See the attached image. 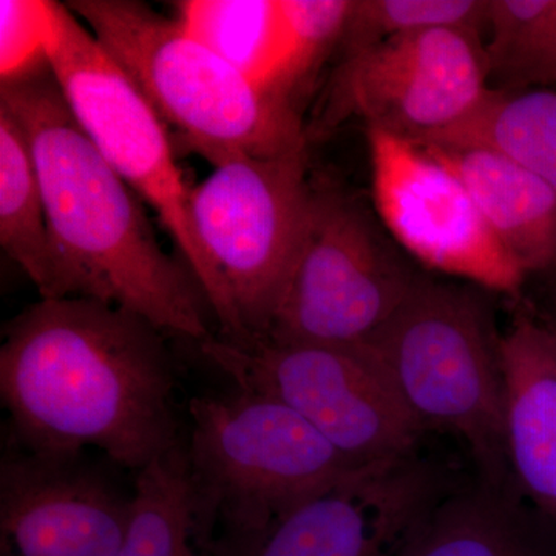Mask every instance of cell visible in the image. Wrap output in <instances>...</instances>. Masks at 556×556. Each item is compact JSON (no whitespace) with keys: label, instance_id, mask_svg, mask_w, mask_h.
<instances>
[{"label":"cell","instance_id":"8fae6325","mask_svg":"<svg viewBox=\"0 0 556 556\" xmlns=\"http://www.w3.org/2000/svg\"><path fill=\"white\" fill-rule=\"evenodd\" d=\"M380 218L427 268L489 291L517 292L525 270L486 225L459 177L419 142L367 127Z\"/></svg>","mask_w":556,"mask_h":556},{"label":"cell","instance_id":"52a82bcc","mask_svg":"<svg viewBox=\"0 0 556 556\" xmlns=\"http://www.w3.org/2000/svg\"><path fill=\"white\" fill-rule=\"evenodd\" d=\"M201 353L236 387L287 405L356 466L416 455L424 428L371 346L211 338Z\"/></svg>","mask_w":556,"mask_h":556},{"label":"cell","instance_id":"d4e9b609","mask_svg":"<svg viewBox=\"0 0 556 556\" xmlns=\"http://www.w3.org/2000/svg\"><path fill=\"white\" fill-rule=\"evenodd\" d=\"M547 3L548 0H490L486 11L490 40L484 49L489 73L500 67L519 31L546 9Z\"/></svg>","mask_w":556,"mask_h":556},{"label":"cell","instance_id":"4316f807","mask_svg":"<svg viewBox=\"0 0 556 556\" xmlns=\"http://www.w3.org/2000/svg\"><path fill=\"white\" fill-rule=\"evenodd\" d=\"M555 334H556V331H555Z\"/></svg>","mask_w":556,"mask_h":556},{"label":"cell","instance_id":"ac0fdd59","mask_svg":"<svg viewBox=\"0 0 556 556\" xmlns=\"http://www.w3.org/2000/svg\"><path fill=\"white\" fill-rule=\"evenodd\" d=\"M416 142L493 150L532 172L556 193V91L489 90L466 118Z\"/></svg>","mask_w":556,"mask_h":556},{"label":"cell","instance_id":"484cf974","mask_svg":"<svg viewBox=\"0 0 556 556\" xmlns=\"http://www.w3.org/2000/svg\"><path fill=\"white\" fill-rule=\"evenodd\" d=\"M555 83H556V78H555Z\"/></svg>","mask_w":556,"mask_h":556},{"label":"cell","instance_id":"d6986e66","mask_svg":"<svg viewBox=\"0 0 556 556\" xmlns=\"http://www.w3.org/2000/svg\"><path fill=\"white\" fill-rule=\"evenodd\" d=\"M0 244L38 288L53 299L56 262L46 201L21 124L0 105Z\"/></svg>","mask_w":556,"mask_h":556},{"label":"cell","instance_id":"9c48e42d","mask_svg":"<svg viewBox=\"0 0 556 556\" xmlns=\"http://www.w3.org/2000/svg\"><path fill=\"white\" fill-rule=\"evenodd\" d=\"M416 278L356 201L340 190L313 186L302 247L265 340L368 342L407 298Z\"/></svg>","mask_w":556,"mask_h":556},{"label":"cell","instance_id":"277c9868","mask_svg":"<svg viewBox=\"0 0 556 556\" xmlns=\"http://www.w3.org/2000/svg\"><path fill=\"white\" fill-rule=\"evenodd\" d=\"M367 343L424 430L455 433L470 450L481 481L510 485L500 339L475 292L417 276Z\"/></svg>","mask_w":556,"mask_h":556},{"label":"cell","instance_id":"8992f818","mask_svg":"<svg viewBox=\"0 0 556 556\" xmlns=\"http://www.w3.org/2000/svg\"><path fill=\"white\" fill-rule=\"evenodd\" d=\"M186 448L201 546L265 526L361 467L276 399L236 387L193 399Z\"/></svg>","mask_w":556,"mask_h":556},{"label":"cell","instance_id":"30bf717a","mask_svg":"<svg viewBox=\"0 0 556 556\" xmlns=\"http://www.w3.org/2000/svg\"><path fill=\"white\" fill-rule=\"evenodd\" d=\"M479 35L433 28L396 36L345 54L325 126L348 115L367 127L422 141L466 118L486 91Z\"/></svg>","mask_w":556,"mask_h":556},{"label":"cell","instance_id":"e0dca14e","mask_svg":"<svg viewBox=\"0 0 556 556\" xmlns=\"http://www.w3.org/2000/svg\"><path fill=\"white\" fill-rule=\"evenodd\" d=\"M177 20L258 89L294 104L285 87L291 43L281 0H185Z\"/></svg>","mask_w":556,"mask_h":556},{"label":"cell","instance_id":"cb8c5ba5","mask_svg":"<svg viewBox=\"0 0 556 556\" xmlns=\"http://www.w3.org/2000/svg\"><path fill=\"white\" fill-rule=\"evenodd\" d=\"M493 75L518 87L555 83L556 0H548L546 9L527 22Z\"/></svg>","mask_w":556,"mask_h":556},{"label":"cell","instance_id":"603a6c76","mask_svg":"<svg viewBox=\"0 0 556 556\" xmlns=\"http://www.w3.org/2000/svg\"><path fill=\"white\" fill-rule=\"evenodd\" d=\"M47 0H0V78L13 83L50 67Z\"/></svg>","mask_w":556,"mask_h":556},{"label":"cell","instance_id":"7402d4cb","mask_svg":"<svg viewBox=\"0 0 556 556\" xmlns=\"http://www.w3.org/2000/svg\"><path fill=\"white\" fill-rule=\"evenodd\" d=\"M289 28L287 94L294 102L336 43L342 42L354 2L351 0H281ZM295 104V102H294Z\"/></svg>","mask_w":556,"mask_h":556},{"label":"cell","instance_id":"ba28073f","mask_svg":"<svg viewBox=\"0 0 556 556\" xmlns=\"http://www.w3.org/2000/svg\"><path fill=\"white\" fill-rule=\"evenodd\" d=\"M47 60L70 112L116 174L156 212L206 298L211 269L190 222V188L166 124L67 3L47 0Z\"/></svg>","mask_w":556,"mask_h":556},{"label":"cell","instance_id":"9a60e30c","mask_svg":"<svg viewBox=\"0 0 556 556\" xmlns=\"http://www.w3.org/2000/svg\"><path fill=\"white\" fill-rule=\"evenodd\" d=\"M420 146L455 172L525 274L556 266V193L543 179L493 150Z\"/></svg>","mask_w":556,"mask_h":556},{"label":"cell","instance_id":"5b68a950","mask_svg":"<svg viewBox=\"0 0 556 556\" xmlns=\"http://www.w3.org/2000/svg\"><path fill=\"white\" fill-rule=\"evenodd\" d=\"M311 197L305 152L237 156L190 188V222L211 269L206 300L219 339L249 346L268 336L302 247Z\"/></svg>","mask_w":556,"mask_h":556},{"label":"cell","instance_id":"4fadbf2b","mask_svg":"<svg viewBox=\"0 0 556 556\" xmlns=\"http://www.w3.org/2000/svg\"><path fill=\"white\" fill-rule=\"evenodd\" d=\"M127 497L80 456L10 448L0 464V556H116Z\"/></svg>","mask_w":556,"mask_h":556},{"label":"cell","instance_id":"7c38bea8","mask_svg":"<svg viewBox=\"0 0 556 556\" xmlns=\"http://www.w3.org/2000/svg\"><path fill=\"white\" fill-rule=\"evenodd\" d=\"M439 496L416 455L367 464L265 526L219 530L208 556H393Z\"/></svg>","mask_w":556,"mask_h":556},{"label":"cell","instance_id":"3957f363","mask_svg":"<svg viewBox=\"0 0 556 556\" xmlns=\"http://www.w3.org/2000/svg\"><path fill=\"white\" fill-rule=\"evenodd\" d=\"M67 7L164 124L212 166L237 156L305 152L308 138L298 108L258 89L177 17L137 0H70Z\"/></svg>","mask_w":556,"mask_h":556},{"label":"cell","instance_id":"6da1fadb","mask_svg":"<svg viewBox=\"0 0 556 556\" xmlns=\"http://www.w3.org/2000/svg\"><path fill=\"white\" fill-rule=\"evenodd\" d=\"M163 332L87 299L40 300L10 321L0 397L17 447L83 456L98 448L141 471L179 447Z\"/></svg>","mask_w":556,"mask_h":556},{"label":"cell","instance_id":"7a4b0ae2","mask_svg":"<svg viewBox=\"0 0 556 556\" xmlns=\"http://www.w3.org/2000/svg\"><path fill=\"white\" fill-rule=\"evenodd\" d=\"M0 105L21 124L38 170L56 262L51 300H94L199 345L211 339L200 285L160 247L137 193L80 129L51 68L2 84Z\"/></svg>","mask_w":556,"mask_h":556},{"label":"cell","instance_id":"ffe728a7","mask_svg":"<svg viewBox=\"0 0 556 556\" xmlns=\"http://www.w3.org/2000/svg\"><path fill=\"white\" fill-rule=\"evenodd\" d=\"M116 556H207L182 445L138 471L129 529Z\"/></svg>","mask_w":556,"mask_h":556},{"label":"cell","instance_id":"44dd1931","mask_svg":"<svg viewBox=\"0 0 556 556\" xmlns=\"http://www.w3.org/2000/svg\"><path fill=\"white\" fill-rule=\"evenodd\" d=\"M489 0H354L342 42L345 54L383 40L433 28H459L479 35Z\"/></svg>","mask_w":556,"mask_h":556},{"label":"cell","instance_id":"2e32d148","mask_svg":"<svg viewBox=\"0 0 556 556\" xmlns=\"http://www.w3.org/2000/svg\"><path fill=\"white\" fill-rule=\"evenodd\" d=\"M393 556H556V538L508 486L439 496Z\"/></svg>","mask_w":556,"mask_h":556},{"label":"cell","instance_id":"5bb4252c","mask_svg":"<svg viewBox=\"0 0 556 556\" xmlns=\"http://www.w3.org/2000/svg\"><path fill=\"white\" fill-rule=\"evenodd\" d=\"M511 477L556 527V334L519 317L497 343Z\"/></svg>","mask_w":556,"mask_h":556}]
</instances>
